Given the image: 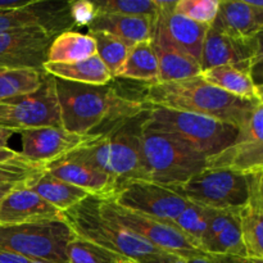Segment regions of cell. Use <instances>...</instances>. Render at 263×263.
<instances>
[{
	"label": "cell",
	"instance_id": "obj_1",
	"mask_svg": "<svg viewBox=\"0 0 263 263\" xmlns=\"http://www.w3.org/2000/svg\"><path fill=\"white\" fill-rule=\"evenodd\" d=\"M61 125L77 134L105 133L117 123L151 109L143 100L118 94L109 85L92 86L55 79Z\"/></svg>",
	"mask_w": 263,
	"mask_h": 263
},
{
	"label": "cell",
	"instance_id": "obj_2",
	"mask_svg": "<svg viewBox=\"0 0 263 263\" xmlns=\"http://www.w3.org/2000/svg\"><path fill=\"white\" fill-rule=\"evenodd\" d=\"M143 102L151 107L205 116L240 128L263 100L235 97L197 76L181 81L149 85Z\"/></svg>",
	"mask_w": 263,
	"mask_h": 263
},
{
	"label": "cell",
	"instance_id": "obj_3",
	"mask_svg": "<svg viewBox=\"0 0 263 263\" xmlns=\"http://www.w3.org/2000/svg\"><path fill=\"white\" fill-rule=\"evenodd\" d=\"M149 110L117 123L97 140L66 157L89 164L122 182L141 180V133Z\"/></svg>",
	"mask_w": 263,
	"mask_h": 263
},
{
	"label": "cell",
	"instance_id": "obj_4",
	"mask_svg": "<svg viewBox=\"0 0 263 263\" xmlns=\"http://www.w3.org/2000/svg\"><path fill=\"white\" fill-rule=\"evenodd\" d=\"M207 157L167 131L143 126L141 180L177 186L205 168Z\"/></svg>",
	"mask_w": 263,
	"mask_h": 263
},
{
	"label": "cell",
	"instance_id": "obj_5",
	"mask_svg": "<svg viewBox=\"0 0 263 263\" xmlns=\"http://www.w3.org/2000/svg\"><path fill=\"white\" fill-rule=\"evenodd\" d=\"M62 215L63 221L77 238L97 244L125 259L140 262L163 252L116 221L105 217L99 208V198L89 195Z\"/></svg>",
	"mask_w": 263,
	"mask_h": 263
},
{
	"label": "cell",
	"instance_id": "obj_6",
	"mask_svg": "<svg viewBox=\"0 0 263 263\" xmlns=\"http://www.w3.org/2000/svg\"><path fill=\"white\" fill-rule=\"evenodd\" d=\"M146 125L172 134L207 158L230 146L239 133V128L229 123L162 107H151Z\"/></svg>",
	"mask_w": 263,
	"mask_h": 263
},
{
	"label": "cell",
	"instance_id": "obj_7",
	"mask_svg": "<svg viewBox=\"0 0 263 263\" xmlns=\"http://www.w3.org/2000/svg\"><path fill=\"white\" fill-rule=\"evenodd\" d=\"M74 238V233L63 220L0 225V251L30 261L68 263L66 247Z\"/></svg>",
	"mask_w": 263,
	"mask_h": 263
},
{
	"label": "cell",
	"instance_id": "obj_8",
	"mask_svg": "<svg viewBox=\"0 0 263 263\" xmlns=\"http://www.w3.org/2000/svg\"><path fill=\"white\" fill-rule=\"evenodd\" d=\"M171 189L198 205L211 210H234L243 207L248 199V176L230 170L205 167L186 182Z\"/></svg>",
	"mask_w": 263,
	"mask_h": 263
},
{
	"label": "cell",
	"instance_id": "obj_9",
	"mask_svg": "<svg viewBox=\"0 0 263 263\" xmlns=\"http://www.w3.org/2000/svg\"><path fill=\"white\" fill-rule=\"evenodd\" d=\"M0 126L17 133L62 126L55 79L44 72L43 82L37 90L0 102Z\"/></svg>",
	"mask_w": 263,
	"mask_h": 263
},
{
	"label": "cell",
	"instance_id": "obj_10",
	"mask_svg": "<svg viewBox=\"0 0 263 263\" xmlns=\"http://www.w3.org/2000/svg\"><path fill=\"white\" fill-rule=\"evenodd\" d=\"M99 208L105 217L116 221L161 251L176 254L185 259L205 256L204 252L198 249L171 223L126 210L113 200L99 199Z\"/></svg>",
	"mask_w": 263,
	"mask_h": 263
},
{
	"label": "cell",
	"instance_id": "obj_11",
	"mask_svg": "<svg viewBox=\"0 0 263 263\" xmlns=\"http://www.w3.org/2000/svg\"><path fill=\"white\" fill-rule=\"evenodd\" d=\"M263 103L239 128L235 141L216 156L207 158L211 168H225L244 176L263 172Z\"/></svg>",
	"mask_w": 263,
	"mask_h": 263
},
{
	"label": "cell",
	"instance_id": "obj_12",
	"mask_svg": "<svg viewBox=\"0 0 263 263\" xmlns=\"http://www.w3.org/2000/svg\"><path fill=\"white\" fill-rule=\"evenodd\" d=\"M121 207L172 225V221L185 210L187 200L171 187L144 180L122 182L113 199Z\"/></svg>",
	"mask_w": 263,
	"mask_h": 263
},
{
	"label": "cell",
	"instance_id": "obj_13",
	"mask_svg": "<svg viewBox=\"0 0 263 263\" xmlns=\"http://www.w3.org/2000/svg\"><path fill=\"white\" fill-rule=\"evenodd\" d=\"M21 135L20 154L32 163L45 166L59 161L72 152L97 140L103 133L77 134L62 126L30 128L18 133Z\"/></svg>",
	"mask_w": 263,
	"mask_h": 263
},
{
	"label": "cell",
	"instance_id": "obj_14",
	"mask_svg": "<svg viewBox=\"0 0 263 263\" xmlns=\"http://www.w3.org/2000/svg\"><path fill=\"white\" fill-rule=\"evenodd\" d=\"M55 37L41 27H27L0 33V71H43L48 49Z\"/></svg>",
	"mask_w": 263,
	"mask_h": 263
},
{
	"label": "cell",
	"instance_id": "obj_15",
	"mask_svg": "<svg viewBox=\"0 0 263 263\" xmlns=\"http://www.w3.org/2000/svg\"><path fill=\"white\" fill-rule=\"evenodd\" d=\"M27 27H41L57 36L71 30L73 22L69 15V2H37L21 9L0 12V33Z\"/></svg>",
	"mask_w": 263,
	"mask_h": 263
},
{
	"label": "cell",
	"instance_id": "obj_16",
	"mask_svg": "<svg viewBox=\"0 0 263 263\" xmlns=\"http://www.w3.org/2000/svg\"><path fill=\"white\" fill-rule=\"evenodd\" d=\"M262 61L259 37L243 40L225 35L211 26L205 35L200 57L202 71L223 64H257Z\"/></svg>",
	"mask_w": 263,
	"mask_h": 263
},
{
	"label": "cell",
	"instance_id": "obj_17",
	"mask_svg": "<svg viewBox=\"0 0 263 263\" xmlns=\"http://www.w3.org/2000/svg\"><path fill=\"white\" fill-rule=\"evenodd\" d=\"M44 170L57 179L69 182L102 200L115 199L122 185L121 180L69 157L53 162Z\"/></svg>",
	"mask_w": 263,
	"mask_h": 263
},
{
	"label": "cell",
	"instance_id": "obj_18",
	"mask_svg": "<svg viewBox=\"0 0 263 263\" xmlns=\"http://www.w3.org/2000/svg\"><path fill=\"white\" fill-rule=\"evenodd\" d=\"M63 220L59 210L49 204L25 184L12 187L0 202V225H23Z\"/></svg>",
	"mask_w": 263,
	"mask_h": 263
},
{
	"label": "cell",
	"instance_id": "obj_19",
	"mask_svg": "<svg viewBox=\"0 0 263 263\" xmlns=\"http://www.w3.org/2000/svg\"><path fill=\"white\" fill-rule=\"evenodd\" d=\"M157 3L159 8L157 26L177 48L200 63L203 44L210 26L197 23L175 13L174 7L176 2L157 0Z\"/></svg>",
	"mask_w": 263,
	"mask_h": 263
},
{
	"label": "cell",
	"instance_id": "obj_20",
	"mask_svg": "<svg viewBox=\"0 0 263 263\" xmlns=\"http://www.w3.org/2000/svg\"><path fill=\"white\" fill-rule=\"evenodd\" d=\"M247 258L263 261V172L248 176V199L239 210Z\"/></svg>",
	"mask_w": 263,
	"mask_h": 263
},
{
	"label": "cell",
	"instance_id": "obj_21",
	"mask_svg": "<svg viewBox=\"0 0 263 263\" xmlns=\"http://www.w3.org/2000/svg\"><path fill=\"white\" fill-rule=\"evenodd\" d=\"M212 27L231 37L257 39L263 28V9L251 7L244 0H222Z\"/></svg>",
	"mask_w": 263,
	"mask_h": 263
},
{
	"label": "cell",
	"instance_id": "obj_22",
	"mask_svg": "<svg viewBox=\"0 0 263 263\" xmlns=\"http://www.w3.org/2000/svg\"><path fill=\"white\" fill-rule=\"evenodd\" d=\"M153 46L158 59V79L156 84L181 81L200 76L202 73L199 62L177 48L157 23L154 28Z\"/></svg>",
	"mask_w": 263,
	"mask_h": 263
},
{
	"label": "cell",
	"instance_id": "obj_23",
	"mask_svg": "<svg viewBox=\"0 0 263 263\" xmlns=\"http://www.w3.org/2000/svg\"><path fill=\"white\" fill-rule=\"evenodd\" d=\"M257 64H223L202 71L200 77L208 84L235 97L249 100H262V89L253 79Z\"/></svg>",
	"mask_w": 263,
	"mask_h": 263
},
{
	"label": "cell",
	"instance_id": "obj_24",
	"mask_svg": "<svg viewBox=\"0 0 263 263\" xmlns=\"http://www.w3.org/2000/svg\"><path fill=\"white\" fill-rule=\"evenodd\" d=\"M157 18L145 15H126L117 13H98L89 25V32L103 31L127 41L131 45L152 40Z\"/></svg>",
	"mask_w": 263,
	"mask_h": 263
},
{
	"label": "cell",
	"instance_id": "obj_25",
	"mask_svg": "<svg viewBox=\"0 0 263 263\" xmlns=\"http://www.w3.org/2000/svg\"><path fill=\"white\" fill-rule=\"evenodd\" d=\"M25 185L62 213L89 197V193L85 190L63 180L57 179L53 175L48 174L45 170L26 181Z\"/></svg>",
	"mask_w": 263,
	"mask_h": 263
},
{
	"label": "cell",
	"instance_id": "obj_26",
	"mask_svg": "<svg viewBox=\"0 0 263 263\" xmlns=\"http://www.w3.org/2000/svg\"><path fill=\"white\" fill-rule=\"evenodd\" d=\"M43 71L54 79L92 86H104L113 80L97 54L72 63H45Z\"/></svg>",
	"mask_w": 263,
	"mask_h": 263
},
{
	"label": "cell",
	"instance_id": "obj_27",
	"mask_svg": "<svg viewBox=\"0 0 263 263\" xmlns=\"http://www.w3.org/2000/svg\"><path fill=\"white\" fill-rule=\"evenodd\" d=\"M97 54L95 41L89 33L67 30L51 40L46 63H72Z\"/></svg>",
	"mask_w": 263,
	"mask_h": 263
},
{
	"label": "cell",
	"instance_id": "obj_28",
	"mask_svg": "<svg viewBox=\"0 0 263 263\" xmlns=\"http://www.w3.org/2000/svg\"><path fill=\"white\" fill-rule=\"evenodd\" d=\"M120 77L140 80L149 85L156 84L158 79V59L154 50L153 39L135 44L130 49Z\"/></svg>",
	"mask_w": 263,
	"mask_h": 263
},
{
	"label": "cell",
	"instance_id": "obj_29",
	"mask_svg": "<svg viewBox=\"0 0 263 263\" xmlns=\"http://www.w3.org/2000/svg\"><path fill=\"white\" fill-rule=\"evenodd\" d=\"M89 35L94 39L97 45V55L103 62L112 79L120 77L128 51L134 45L103 31H91Z\"/></svg>",
	"mask_w": 263,
	"mask_h": 263
},
{
	"label": "cell",
	"instance_id": "obj_30",
	"mask_svg": "<svg viewBox=\"0 0 263 263\" xmlns=\"http://www.w3.org/2000/svg\"><path fill=\"white\" fill-rule=\"evenodd\" d=\"M44 71L37 69H2L0 102L30 94L40 87Z\"/></svg>",
	"mask_w": 263,
	"mask_h": 263
},
{
	"label": "cell",
	"instance_id": "obj_31",
	"mask_svg": "<svg viewBox=\"0 0 263 263\" xmlns=\"http://www.w3.org/2000/svg\"><path fill=\"white\" fill-rule=\"evenodd\" d=\"M211 208L198 205L187 202L185 210L172 221V225L184 234L198 249H200V241L207 228Z\"/></svg>",
	"mask_w": 263,
	"mask_h": 263
},
{
	"label": "cell",
	"instance_id": "obj_32",
	"mask_svg": "<svg viewBox=\"0 0 263 263\" xmlns=\"http://www.w3.org/2000/svg\"><path fill=\"white\" fill-rule=\"evenodd\" d=\"M205 254L212 256H233L247 258L246 247L241 239L240 225H239V212L225 229L203 248Z\"/></svg>",
	"mask_w": 263,
	"mask_h": 263
},
{
	"label": "cell",
	"instance_id": "obj_33",
	"mask_svg": "<svg viewBox=\"0 0 263 263\" xmlns=\"http://www.w3.org/2000/svg\"><path fill=\"white\" fill-rule=\"evenodd\" d=\"M66 257L68 263H120L126 261L118 254L77 236L67 244Z\"/></svg>",
	"mask_w": 263,
	"mask_h": 263
},
{
	"label": "cell",
	"instance_id": "obj_34",
	"mask_svg": "<svg viewBox=\"0 0 263 263\" xmlns=\"http://www.w3.org/2000/svg\"><path fill=\"white\" fill-rule=\"evenodd\" d=\"M95 5L98 13H117L157 18L159 12L157 0H98Z\"/></svg>",
	"mask_w": 263,
	"mask_h": 263
},
{
	"label": "cell",
	"instance_id": "obj_35",
	"mask_svg": "<svg viewBox=\"0 0 263 263\" xmlns=\"http://www.w3.org/2000/svg\"><path fill=\"white\" fill-rule=\"evenodd\" d=\"M43 170V166L32 163L23 157L0 163V187H14L20 184H25Z\"/></svg>",
	"mask_w": 263,
	"mask_h": 263
},
{
	"label": "cell",
	"instance_id": "obj_36",
	"mask_svg": "<svg viewBox=\"0 0 263 263\" xmlns=\"http://www.w3.org/2000/svg\"><path fill=\"white\" fill-rule=\"evenodd\" d=\"M218 7L220 0H179L175 3L174 12L211 27L217 17Z\"/></svg>",
	"mask_w": 263,
	"mask_h": 263
},
{
	"label": "cell",
	"instance_id": "obj_37",
	"mask_svg": "<svg viewBox=\"0 0 263 263\" xmlns=\"http://www.w3.org/2000/svg\"><path fill=\"white\" fill-rule=\"evenodd\" d=\"M97 14L98 9L95 2H89V0L69 2V15H71L73 26H79V27L87 26L89 27Z\"/></svg>",
	"mask_w": 263,
	"mask_h": 263
},
{
	"label": "cell",
	"instance_id": "obj_38",
	"mask_svg": "<svg viewBox=\"0 0 263 263\" xmlns=\"http://www.w3.org/2000/svg\"><path fill=\"white\" fill-rule=\"evenodd\" d=\"M187 263H251V259L233 256H212V254H205L203 257L187 259Z\"/></svg>",
	"mask_w": 263,
	"mask_h": 263
},
{
	"label": "cell",
	"instance_id": "obj_39",
	"mask_svg": "<svg viewBox=\"0 0 263 263\" xmlns=\"http://www.w3.org/2000/svg\"><path fill=\"white\" fill-rule=\"evenodd\" d=\"M136 263H187V259L182 258V257L180 256H176V254L162 252V253L148 257V258L141 259L140 262Z\"/></svg>",
	"mask_w": 263,
	"mask_h": 263
},
{
	"label": "cell",
	"instance_id": "obj_40",
	"mask_svg": "<svg viewBox=\"0 0 263 263\" xmlns=\"http://www.w3.org/2000/svg\"><path fill=\"white\" fill-rule=\"evenodd\" d=\"M32 0H0V12H9V10L21 9L31 4Z\"/></svg>",
	"mask_w": 263,
	"mask_h": 263
},
{
	"label": "cell",
	"instance_id": "obj_41",
	"mask_svg": "<svg viewBox=\"0 0 263 263\" xmlns=\"http://www.w3.org/2000/svg\"><path fill=\"white\" fill-rule=\"evenodd\" d=\"M0 263H30V259L9 252L0 251Z\"/></svg>",
	"mask_w": 263,
	"mask_h": 263
},
{
	"label": "cell",
	"instance_id": "obj_42",
	"mask_svg": "<svg viewBox=\"0 0 263 263\" xmlns=\"http://www.w3.org/2000/svg\"><path fill=\"white\" fill-rule=\"evenodd\" d=\"M20 152L13 151L10 148H0V163H5V162L14 161V159L21 158Z\"/></svg>",
	"mask_w": 263,
	"mask_h": 263
},
{
	"label": "cell",
	"instance_id": "obj_43",
	"mask_svg": "<svg viewBox=\"0 0 263 263\" xmlns=\"http://www.w3.org/2000/svg\"><path fill=\"white\" fill-rule=\"evenodd\" d=\"M14 134H18V133L17 131L12 130V128L0 126V148H9L8 144H9V140L13 138Z\"/></svg>",
	"mask_w": 263,
	"mask_h": 263
},
{
	"label": "cell",
	"instance_id": "obj_44",
	"mask_svg": "<svg viewBox=\"0 0 263 263\" xmlns=\"http://www.w3.org/2000/svg\"><path fill=\"white\" fill-rule=\"evenodd\" d=\"M248 5L253 8H259V9H263V2L261 0H244Z\"/></svg>",
	"mask_w": 263,
	"mask_h": 263
},
{
	"label": "cell",
	"instance_id": "obj_45",
	"mask_svg": "<svg viewBox=\"0 0 263 263\" xmlns=\"http://www.w3.org/2000/svg\"><path fill=\"white\" fill-rule=\"evenodd\" d=\"M10 189H12V187H0V202H2V199L4 198V195L7 194Z\"/></svg>",
	"mask_w": 263,
	"mask_h": 263
},
{
	"label": "cell",
	"instance_id": "obj_46",
	"mask_svg": "<svg viewBox=\"0 0 263 263\" xmlns=\"http://www.w3.org/2000/svg\"><path fill=\"white\" fill-rule=\"evenodd\" d=\"M30 263H54V262H45V261H30Z\"/></svg>",
	"mask_w": 263,
	"mask_h": 263
},
{
	"label": "cell",
	"instance_id": "obj_47",
	"mask_svg": "<svg viewBox=\"0 0 263 263\" xmlns=\"http://www.w3.org/2000/svg\"><path fill=\"white\" fill-rule=\"evenodd\" d=\"M251 263H263V261H259V259H251Z\"/></svg>",
	"mask_w": 263,
	"mask_h": 263
},
{
	"label": "cell",
	"instance_id": "obj_48",
	"mask_svg": "<svg viewBox=\"0 0 263 263\" xmlns=\"http://www.w3.org/2000/svg\"><path fill=\"white\" fill-rule=\"evenodd\" d=\"M120 263H136V262L130 261V259H126V261H122V262H120Z\"/></svg>",
	"mask_w": 263,
	"mask_h": 263
}]
</instances>
